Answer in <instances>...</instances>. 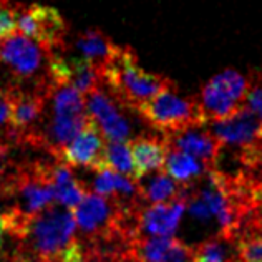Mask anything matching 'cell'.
<instances>
[{
	"instance_id": "25",
	"label": "cell",
	"mask_w": 262,
	"mask_h": 262,
	"mask_svg": "<svg viewBox=\"0 0 262 262\" xmlns=\"http://www.w3.org/2000/svg\"><path fill=\"white\" fill-rule=\"evenodd\" d=\"M4 234H5V224H4V211H0V251L4 247Z\"/></svg>"
},
{
	"instance_id": "15",
	"label": "cell",
	"mask_w": 262,
	"mask_h": 262,
	"mask_svg": "<svg viewBox=\"0 0 262 262\" xmlns=\"http://www.w3.org/2000/svg\"><path fill=\"white\" fill-rule=\"evenodd\" d=\"M53 186H55V201H58L63 208H75L85 198L86 189L77 178L73 176L72 169L63 161L57 160L52 168Z\"/></svg>"
},
{
	"instance_id": "16",
	"label": "cell",
	"mask_w": 262,
	"mask_h": 262,
	"mask_svg": "<svg viewBox=\"0 0 262 262\" xmlns=\"http://www.w3.org/2000/svg\"><path fill=\"white\" fill-rule=\"evenodd\" d=\"M164 169H166V174H169L174 181L183 186H188L199 176L206 174L208 164H204L201 160H198L189 153L169 146Z\"/></svg>"
},
{
	"instance_id": "21",
	"label": "cell",
	"mask_w": 262,
	"mask_h": 262,
	"mask_svg": "<svg viewBox=\"0 0 262 262\" xmlns=\"http://www.w3.org/2000/svg\"><path fill=\"white\" fill-rule=\"evenodd\" d=\"M17 32V9L10 7L9 2L0 4V42L15 35Z\"/></svg>"
},
{
	"instance_id": "22",
	"label": "cell",
	"mask_w": 262,
	"mask_h": 262,
	"mask_svg": "<svg viewBox=\"0 0 262 262\" xmlns=\"http://www.w3.org/2000/svg\"><path fill=\"white\" fill-rule=\"evenodd\" d=\"M244 106L247 110H251L252 113H256L262 120V83H259L256 86H251L249 93L246 96Z\"/></svg>"
},
{
	"instance_id": "11",
	"label": "cell",
	"mask_w": 262,
	"mask_h": 262,
	"mask_svg": "<svg viewBox=\"0 0 262 262\" xmlns=\"http://www.w3.org/2000/svg\"><path fill=\"white\" fill-rule=\"evenodd\" d=\"M166 141L168 146L189 153L208 166L216 164L221 151L224 148V144L211 131L201 129V126L188 128L174 135H166Z\"/></svg>"
},
{
	"instance_id": "8",
	"label": "cell",
	"mask_w": 262,
	"mask_h": 262,
	"mask_svg": "<svg viewBox=\"0 0 262 262\" xmlns=\"http://www.w3.org/2000/svg\"><path fill=\"white\" fill-rule=\"evenodd\" d=\"M86 113L108 141L129 140V121L126 120V116H123L115 100H112V96L103 92L101 88H96L86 95Z\"/></svg>"
},
{
	"instance_id": "1",
	"label": "cell",
	"mask_w": 262,
	"mask_h": 262,
	"mask_svg": "<svg viewBox=\"0 0 262 262\" xmlns=\"http://www.w3.org/2000/svg\"><path fill=\"white\" fill-rule=\"evenodd\" d=\"M101 78L112 88L121 105L131 110H140L144 103L169 86L173 81L161 75L149 73L138 65V57L131 48H121L101 68Z\"/></svg>"
},
{
	"instance_id": "13",
	"label": "cell",
	"mask_w": 262,
	"mask_h": 262,
	"mask_svg": "<svg viewBox=\"0 0 262 262\" xmlns=\"http://www.w3.org/2000/svg\"><path fill=\"white\" fill-rule=\"evenodd\" d=\"M47 93L50 92H37V93H12V116L10 125L13 133L18 138L25 140L32 133V128L40 120L45 103Z\"/></svg>"
},
{
	"instance_id": "3",
	"label": "cell",
	"mask_w": 262,
	"mask_h": 262,
	"mask_svg": "<svg viewBox=\"0 0 262 262\" xmlns=\"http://www.w3.org/2000/svg\"><path fill=\"white\" fill-rule=\"evenodd\" d=\"M251 83L246 75L237 70H227L208 80L199 93V105L208 121L229 118L244 106Z\"/></svg>"
},
{
	"instance_id": "17",
	"label": "cell",
	"mask_w": 262,
	"mask_h": 262,
	"mask_svg": "<svg viewBox=\"0 0 262 262\" xmlns=\"http://www.w3.org/2000/svg\"><path fill=\"white\" fill-rule=\"evenodd\" d=\"M239 262H262V221L251 216L241 227L236 237Z\"/></svg>"
},
{
	"instance_id": "12",
	"label": "cell",
	"mask_w": 262,
	"mask_h": 262,
	"mask_svg": "<svg viewBox=\"0 0 262 262\" xmlns=\"http://www.w3.org/2000/svg\"><path fill=\"white\" fill-rule=\"evenodd\" d=\"M168 149L169 146L166 138L144 135L131 141V151H133L135 161V179L138 183L153 171H160L164 168Z\"/></svg>"
},
{
	"instance_id": "27",
	"label": "cell",
	"mask_w": 262,
	"mask_h": 262,
	"mask_svg": "<svg viewBox=\"0 0 262 262\" xmlns=\"http://www.w3.org/2000/svg\"><path fill=\"white\" fill-rule=\"evenodd\" d=\"M192 262H211V260H204V259H198V257H196Z\"/></svg>"
},
{
	"instance_id": "4",
	"label": "cell",
	"mask_w": 262,
	"mask_h": 262,
	"mask_svg": "<svg viewBox=\"0 0 262 262\" xmlns=\"http://www.w3.org/2000/svg\"><path fill=\"white\" fill-rule=\"evenodd\" d=\"M15 9L18 33L35 40L50 52L60 50V47H63L67 25L58 10L40 4H33L30 7H15Z\"/></svg>"
},
{
	"instance_id": "23",
	"label": "cell",
	"mask_w": 262,
	"mask_h": 262,
	"mask_svg": "<svg viewBox=\"0 0 262 262\" xmlns=\"http://www.w3.org/2000/svg\"><path fill=\"white\" fill-rule=\"evenodd\" d=\"M12 116V93L0 90V128L10 123Z\"/></svg>"
},
{
	"instance_id": "24",
	"label": "cell",
	"mask_w": 262,
	"mask_h": 262,
	"mask_svg": "<svg viewBox=\"0 0 262 262\" xmlns=\"http://www.w3.org/2000/svg\"><path fill=\"white\" fill-rule=\"evenodd\" d=\"M5 163H7V148L4 146V144H0V191H2L4 183H5V179H7Z\"/></svg>"
},
{
	"instance_id": "10",
	"label": "cell",
	"mask_w": 262,
	"mask_h": 262,
	"mask_svg": "<svg viewBox=\"0 0 262 262\" xmlns=\"http://www.w3.org/2000/svg\"><path fill=\"white\" fill-rule=\"evenodd\" d=\"M209 131L226 146H237L244 149L262 138V120L251 110L243 106L229 118L211 121Z\"/></svg>"
},
{
	"instance_id": "18",
	"label": "cell",
	"mask_w": 262,
	"mask_h": 262,
	"mask_svg": "<svg viewBox=\"0 0 262 262\" xmlns=\"http://www.w3.org/2000/svg\"><path fill=\"white\" fill-rule=\"evenodd\" d=\"M184 191L186 186H181L169 174L160 173L155 178H151L146 186H143V188L140 186V198L141 201L151 204H163L181 198Z\"/></svg>"
},
{
	"instance_id": "28",
	"label": "cell",
	"mask_w": 262,
	"mask_h": 262,
	"mask_svg": "<svg viewBox=\"0 0 262 262\" xmlns=\"http://www.w3.org/2000/svg\"><path fill=\"white\" fill-rule=\"evenodd\" d=\"M256 179H257V181H260V183H262V176H260V178H256Z\"/></svg>"
},
{
	"instance_id": "5",
	"label": "cell",
	"mask_w": 262,
	"mask_h": 262,
	"mask_svg": "<svg viewBox=\"0 0 262 262\" xmlns=\"http://www.w3.org/2000/svg\"><path fill=\"white\" fill-rule=\"evenodd\" d=\"M47 48L22 33H15L0 42V61L18 80H30L42 70Z\"/></svg>"
},
{
	"instance_id": "20",
	"label": "cell",
	"mask_w": 262,
	"mask_h": 262,
	"mask_svg": "<svg viewBox=\"0 0 262 262\" xmlns=\"http://www.w3.org/2000/svg\"><path fill=\"white\" fill-rule=\"evenodd\" d=\"M105 169L116 171L120 174H131L135 179V161L131 143L128 141H108L103 153Z\"/></svg>"
},
{
	"instance_id": "19",
	"label": "cell",
	"mask_w": 262,
	"mask_h": 262,
	"mask_svg": "<svg viewBox=\"0 0 262 262\" xmlns=\"http://www.w3.org/2000/svg\"><path fill=\"white\" fill-rule=\"evenodd\" d=\"M196 257L211 260V262H239L236 252V241L216 234L209 239L203 241L201 244L194 247Z\"/></svg>"
},
{
	"instance_id": "14",
	"label": "cell",
	"mask_w": 262,
	"mask_h": 262,
	"mask_svg": "<svg viewBox=\"0 0 262 262\" xmlns=\"http://www.w3.org/2000/svg\"><path fill=\"white\" fill-rule=\"evenodd\" d=\"M75 48L81 58L92 61L95 67L100 68V72L118 50V47L105 33L96 29H88L80 33L75 40Z\"/></svg>"
},
{
	"instance_id": "7",
	"label": "cell",
	"mask_w": 262,
	"mask_h": 262,
	"mask_svg": "<svg viewBox=\"0 0 262 262\" xmlns=\"http://www.w3.org/2000/svg\"><path fill=\"white\" fill-rule=\"evenodd\" d=\"M48 72L57 85H70L81 95H90L93 90L100 88L101 72L92 61L78 57H63L53 55L48 61Z\"/></svg>"
},
{
	"instance_id": "2",
	"label": "cell",
	"mask_w": 262,
	"mask_h": 262,
	"mask_svg": "<svg viewBox=\"0 0 262 262\" xmlns=\"http://www.w3.org/2000/svg\"><path fill=\"white\" fill-rule=\"evenodd\" d=\"M153 128L166 135H174L188 128L204 126L208 120L199 105V100L183 96L176 92L174 83L161 90L153 100L138 110Z\"/></svg>"
},
{
	"instance_id": "6",
	"label": "cell",
	"mask_w": 262,
	"mask_h": 262,
	"mask_svg": "<svg viewBox=\"0 0 262 262\" xmlns=\"http://www.w3.org/2000/svg\"><path fill=\"white\" fill-rule=\"evenodd\" d=\"M100 128L90 118L86 126L73 138V140L61 149L58 156L68 166H81L93 171L105 169L103 164V153H105V140Z\"/></svg>"
},
{
	"instance_id": "26",
	"label": "cell",
	"mask_w": 262,
	"mask_h": 262,
	"mask_svg": "<svg viewBox=\"0 0 262 262\" xmlns=\"http://www.w3.org/2000/svg\"><path fill=\"white\" fill-rule=\"evenodd\" d=\"M105 262H135V260L129 257V254H125V256L115 257V259H112V260H105Z\"/></svg>"
},
{
	"instance_id": "9",
	"label": "cell",
	"mask_w": 262,
	"mask_h": 262,
	"mask_svg": "<svg viewBox=\"0 0 262 262\" xmlns=\"http://www.w3.org/2000/svg\"><path fill=\"white\" fill-rule=\"evenodd\" d=\"M188 188V186H186ZM188 208L186 191L181 198L163 204H151L136 212V231L140 236H171L174 234Z\"/></svg>"
}]
</instances>
